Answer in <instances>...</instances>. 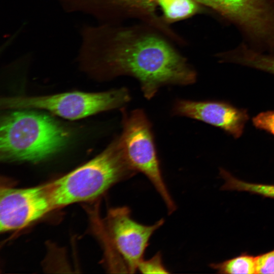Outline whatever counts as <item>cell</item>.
<instances>
[{
	"mask_svg": "<svg viewBox=\"0 0 274 274\" xmlns=\"http://www.w3.org/2000/svg\"><path fill=\"white\" fill-rule=\"evenodd\" d=\"M107 23L83 31L81 59L85 69L100 79L131 76L148 99L168 85L194 83V69L174 42L145 23Z\"/></svg>",
	"mask_w": 274,
	"mask_h": 274,
	"instance_id": "6da1fadb",
	"label": "cell"
},
{
	"mask_svg": "<svg viewBox=\"0 0 274 274\" xmlns=\"http://www.w3.org/2000/svg\"><path fill=\"white\" fill-rule=\"evenodd\" d=\"M138 270L143 273H168L169 272L163 264L161 254L158 252L149 259H143L139 263Z\"/></svg>",
	"mask_w": 274,
	"mask_h": 274,
	"instance_id": "4fadbf2b",
	"label": "cell"
},
{
	"mask_svg": "<svg viewBox=\"0 0 274 274\" xmlns=\"http://www.w3.org/2000/svg\"><path fill=\"white\" fill-rule=\"evenodd\" d=\"M257 41L274 46V5L269 0H199Z\"/></svg>",
	"mask_w": 274,
	"mask_h": 274,
	"instance_id": "52a82bcc",
	"label": "cell"
},
{
	"mask_svg": "<svg viewBox=\"0 0 274 274\" xmlns=\"http://www.w3.org/2000/svg\"><path fill=\"white\" fill-rule=\"evenodd\" d=\"M256 273H274V250L256 257Z\"/></svg>",
	"mask_w": 274,
	"mask_h": 274,
	"instance_id": "9a60e30c",
	"label": "cell"
},
{
	"mask_svg": "<svg viewBox=\"0 0 274 274\" xmlns=\"http://www.w3.org/2000/svg\"><path fill=\"white\" fill-rule=\"evenodd\" d=\"M164 222L161 219L152 225L141 224L132 218L129 208L125 206L109 210L106 219L108 233L129 273L138 270L151 237Z\"/></svg>",
	"mask_w": 274,
	"mask_h": 274,
	"instance_id": "8992f818",
	"label": "cell"
},
{
	"mask_svg": "<svg viewBox=\"0 0 274 274\" xmlns=\"http://www.w3.org/2000/svg\"><path fill=\"white\" fill-rule=\"evenodd\" d=\"M172 112L176 116L188 117L218 127L235 139L242 135L249 119L246 110L218 100L179 99L175 102Z\"/></svg>",
	"mask_w": 274,
	"mask_h": 274,
	"instance_id": "9c48e42d",
	"label": "cell"
},
{
	"mask_svg": "<svg viewBox=\"0 0 274 274\" xmlns=\"http://www.w3.org/2000/svg\"><path fill=\"white\" fill-rule=\"evenodd\" d=\"M119 136L125 156L132 169L143 174L163 199L168 214L176 206L164 182L156 150L151 123L145 112L135 110L125 114Z\"/></svg>",
	"mask_w": 274,
	"mask_h": 274,
	"instance_id": "5b68a950",
	"label": "cell"
},
{
	"mask_svg": "<svg viewBox=\"0 0 274 274\" xmlns=\"http://www.w3.org/2000/svg\"><path fill=\"white\" fill-rule=\"evenodd\" d=\"M130 100L129 91L120 88L101 92H70L36 96H9L1 99L4 110L40 109L70 120L121 108Z\"/></svg>",
	"mask_w": 274,
	"mask_h": 274,
	"instance_id": "277c9868",
	"label": "cell"
},
{
	"mask_svg": "<svg viewBox=\"0 0 274 274\" xmlns=\"http://www.w3.org/2000/svg\"><path fill=\"white\" fill-rule=\"evenodd\" d=\"M210 266L219 273H256V257L247 253L220 263H212Z\"/></svg>",
	"mask_w": 274,
	"mask_h": 274,
	"instance_id": "7c38bea8",
	"label": "cell"
},
{
	"mask_svg": "<svg viewBox=\"0 0 274 274\" xmlns=\"http://www.w3.org/2000/svg\"><path fill=\"white\" fill-rule=\"evenodd\" d=\"M135 173L118 136L92 159L47 185L55 209L97 198Z\"/></svg>",
	"mask_w": 274,
	"mask_h": 274,
	"instance_id": "3957f363",
	"label": "cell"
},
{
	"mask_svg": "<svg viewBox=\"0 0 274 274\" xmlns=\"http://www.w3.org/2000/svg\"><path fill=\"white\" fill-rule=\"evenodd\" d=\"M53 209L47 184L26 188H1V231L21 229Z\"/></svg>",
	"mask_w": 274,
	"mask_h": 274,
	"instance_id": "ba28073f",
	"label": "cell"
},
{
	"mask_svg": "<svg viewBox=\"0 0 274 274\" xmlns=\"http://www.w3.org/2000/svg\"><path fill=\"white\" fill-rule=\"evenodd\" d=\"M232 61L274 75V53H263L243 47L234 51Z\"/></svg>",
	"mask_w": 274,
	"mask_h": 274,
	"instance_id": "30bf717a",
	"label": "cell"
},
{
	"mask_svg": "<svg viewBox=\"0 0 274 274\" xmlns=\"http://www.w3.org/2000/svg\"><path fill=\"white\" fill-rule=\"evenodd\" d=\"M68 131L52 117L17 110L1 118L0 156L4 161L37 162L63 148Z\"/></svg>",
	"mask_w": 274,
	"mask_h": 274,
	"instance_id": "7a4b0ae2",
	"label": "cell"
},
{
	"mask_svg": "<svg viewBox=\"0 0 274 274\" xmlns=\"http://www.w3.org/2000/svg\"><path fill=\"white\" fill-rule=\"evenodd\" d=\"M220 175L224 180L222 190L245 191L274 198V185L247 182L235 178L223 168L220 169Z\"/></svg>",
	"mask_w": 274,
	"mask_h": 274,
	"instance_id": "8fae6325",
	"label": "cell"
},
{
	"mask_svg": "<svg viewBox=\"0 0 274 274\" xmlns=\"http://www.w3.org/2000/svg\"><path fill=\"white\" fill-rule=\"evenodd\" d=\"M254 126L274 136V111H267L259 113L252 119Z\"/></svg>",
	"mask_w": 274,
	"mask_h": 274,
	"instance_id": "5bb4252c",
	"label": "cell"
},
{
	"mask_svg": "<svg viewBox=\"0 0 274 274\" xmlns=\"http://www.w3.org/2000/svg\"><path fill=\"white\" fill-rule=\"evenodd\" d=\"M80 1H81V0H80ZM81 3H82V2H81ZM82 5H83V4H82ZM83 7H84V6H83ZM84 8H85V7H84Z\"/></svg>",
	"mask_w": 274,
	"mask_h": 274,
	"instance_id": "2e32d148",
	"label": "cell"
}]
</instances>
